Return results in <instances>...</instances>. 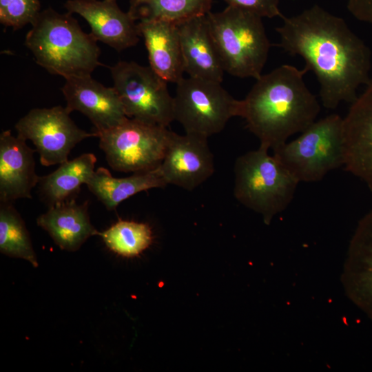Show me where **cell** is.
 <instances>
[{
    "instance_id": "obj_1",
    "label": "cell",
    "mask_w": 372,
    "mask_h": 372,
    "mask_svg": "<svg viewBox=\"0 0 372 372\" xmlns=\"http://www.w3.org/2000/svg\"><path fill=\"white\" fill-rule=\"evenodd\" d=\"M278 45L304 59L305 68L316 74L323 106L335 109L352 103L356 91L369 82L371 52L344 20L318 5L290 17L283 16Z\"/></svg>"
},
{
    "instance_id": "obj_2",
    "label": "cell",
    "mask_w": 372,
    "mask_h": 372,
    "mask_svg": "<svg viewBox=\"0 0 372 372\" xmlns=\"http://www.w3.org/2000/svg\"><path fill=\"white\" fill-rule=\"evenodd\" d=\"M307 72L282 65L256 79L242 100L240 117L260 146L273 149L316 121L320 106L304 83Z\"/></svg>"
},
{
    "instance_id": "obj_3",
    "label": "cell",
    "mask_w": 372,
    "mask_h": 372,
    "mask_svg": "<svg viewBox=\"0 0 372 372\" xmlns=\"http://www.w3.org/2000/svg\"><path fill=\"white\" fill-rule=\"evenodd\" d=\"M31 25L25 45L49 73L64 79L91 75L101 65L97 41L82 30L71 13L48 8Z\"/></svg>"
},
{
    "instance_id": "obj_4",
    "label": "cell",
    "mask_w": 372,
    "mask_h": 372,
    "mask_svg": "<svg viewBox=\"0 0 372 372\" xmlns=\"http://www.w3.org/2000/svg\"><path fill=\"white\" fill-rule=\"evenodd\" d=\"M206 16L225 72L258 79L270 49L262 18L231 6L220 12L210 11Z\"/></svg>"
},
{
    "instance_id": "obj_5",
    "label": "cell",
    "mask_w": 372,
    "mask_h": 372,
    "mask_svg": "<svg viewBox=\"0 0 372 372\" xmlns=\"http://www.w3.org/2000/svg\"><path fill=\"white\" fill-rule=\"evenodd\" d=\"M268 150L259 146L237 158L234 187L236 199L267 225L291 203L300 183Z\"/></svg>"
},
{
    "instance_id": "obj_6",
    "label": "cell",
    "mask_w": 372,
    "mask_h": 372,
    "mask_svg": "<svg viewBox=\"0 0 372 372\" xmlns=\"http://www.w3.org/2000/svg\"><path fill=\"white\" fill-rule=\"evenodd\" d=\"M296 139L273 149L299 182L321 180L344 164L343 118L333 114L313 122Z\"/></svg>"
},
{
    "instance_id": "obj_7",
    "label": "cell",
    "mask_w": 372,
    "mask_h": 372,
    "mask_svg": "<svg viewBox=\"0 0 372 372\" xmlns=\"http://www.w3.org/2000/svg\"><path fill=\"white\" fill-rule=\"evenodd\" d=\"M174 121L185 133L205 137L220 132L234 116H241L242 100L230 95L220 83L189 76L176 83Z\"/></svg>"
},
{
    "instance_id": "obj_8",
    "label": "cell",
    "mask_w": 372,
    "mask_h": 372,
    "mask_svg": "<svg viewBox=\"0 0 372 372\" xmlns=\"http://www.w3.org/2000/svg\"><path fill=\"white\" fill-rule=\"evenodd\" d=\"M113 87L128 118L158 126L174 121V101L163 79L149 66L121 61L110 68Z\"/></svg>"
},
{
    "instance_id": "obj_9",
    "label": "cell",
    "mask_w": 372,
    "mask_h": 372,
    "mask_svg": "<svg viewBox=\"0 0 372 372\" xmlns=\"http://www.w3.org/2000/svg\"><path fill=\"white\" fill-rule=\"evenodd\" d=\"M171 131L128 118L97 135L108 165L116 171L144 172L157 169L163 158Z\"/></svg>"
},
{
    "instance_id": "obj_10",
    "label": "cell",
    "mask_w": 372,
    "mask_h": 372,
    "mask_svg": "<svg viewBox=\"0 0 372 372\" xmlns=\"http://www.w3.org/2000/svg\"><path fill=\"white\" fill-rule=\"evenodd\" d=\"M65 107L34 108L15 124L17 135L30 140L39 154L41 165L50 166L68 160L74 146L83 140L97 136L79 128Z\"/></svg>"
},
{
    "instance_id": "obj_11",
    "label": "cell",
    "mask_w": 372,
    "mask_h": 372,
    "mask_svg": "<svg viewBox=\"0 0 372 372\" xmlns=\"http://www.w3.org/2000/svg\"><path fill=\"white\" fill-rule=\"evenodd\" d=\"M159 170L166 183L192 191L214 172V156L207 137L171 131Z\"/></svg>"
},
{
    "instance_id": "obj_12",
    "label": "cell",
    "mask_w": 372,
    "mask_h": 372,
    "mask_svg": "<svg viewBox=\"0 0 372 372\" xmlns=\"http://www.w3.org/2000/svg\"><path fill=\"white\" fill-rule=\"evenodd\" d=\"M61 91L71 113L79 111L86 116L95 127V132L109 130L128 118L114 87H106L91 75L65 79Z\"/></svg>"
},
{
    "instance_id": "obj_13",
    "label": "cell",
    "mask_w": 372,
    "mask_h": 372,
    "mask_svg": "<svg viewBox=\"0 0 372 372\" xmlns=\"http://www.w3.org/2000/svg\"><path fill=\"white\" fill-rule=\"evenodd\" d=\"M344 169L372 191V80L343 118Z\"/></svg>"
},
{
    "instance_id": "obj_14",
    "label": "cell",
    "mask_w": 372,
    "mask_h": 372,
    "mask_svg": "<svg viewBox=\"0 0 372 372\" xmlns=\"http://www.w3.org/2000/svg\"><path fill=\"white\" fill-rule=\"evenodd\" d=\"M68 12L82 17L91 28L90 34L118 52L134 46L139 41L137 23L123 12L116 1L68 0Z\"/></svg>"
},
{
    "instance_id": "obj_15",
    "label": "cell",
    "mask_w": 372,
    "mask_h": 372,
    "mask_svg": "<svg viewBox=\"0 0 372 372\" xmlns=\"http://www.w3.org/2000/svg\"><path fill=\"white\" fill-rule=\"evenodd\" d=\"M26 140L14 136L10 130L0 135V200L13 203L31 198L32 189L39 177L35 170L34 150Z\"/></svg>"
},
{
    "instance_id": "obj_16",
    "label": "cell",
    "mask_w": 372,
    "mask_h": 372,
    "mask_svg": "<svg viewBox=\"0 0 372 372\" xmlns=\"http://www.w3.org/2000/svg\"><path fill=\"white\" fill-rule=\"evenodd\" d=\"M342 280L348 296L372 320V210L350 242Z\"/></svg>"
},
{
    "instance_id": "obj_17",
    "label": "cell",
    "mask_w": 372,
    "mask_h": 372,
    "mask_svg": "<svg viewBox=\"0 0 372 372\" xmlns=\"http://www.w3.org/2000/svg\"><path fill=\"white\" fill-rule=\"evenodd\" d=\"M206 14L176 23L184 70L189 76L221 83L225 70L211 37Z\"/></svg>"
},
{
    "instance_id": "obj_18",
    "label": "cell",
    "mask_w": 372,
    "mask_h": 372,
    "mask_svg": "<svg viewBox=\"0 0 372 372\" xmlns=\"http://www.w3.org/2000/svg\"><path fill=\"white\" fill-rule=\"evenodd\" d=\"M151 68L167 82L177 83L185 72L177 24L163 20L137 22Z\"/></svg>"
},
{
    "instance_id": "obj_19",
    "label": "cell",
    "mask_w": 372,
    "mask_h": 372,
    "mask_svg": "<svg viewBox=\"0 0 372 372\" xmlns=\"http://www.w3.org/2000/svg\"><path fill=\"white\" fill-rule=\"evenodd\" d=\"M37 223L61 249L68 251L78 250L90 237L99 234L90 222L87 202L79 205L74 198L50 206Z\"/></svg>"
},
{
    "instance_id": "obj_20",
    "label": "cell",
    "mask_w": 372,
    "mask_h": 372,
    "mask_svg": "<svg viewBox=\"0 0 372 372\" xmlns=\"http://www.w3.org/2000/svg\"><path fill=\"white\" fill-rule=\"evenodd\" d=\"M134 173L125 178L113 177L105 167H99L87 183V187L109 210L143 191L164 187L167 184L159 168Z\"/></svg>"
},
{
    "instance_id": "obj_21",
    "label": "cell",
    "mask_w": 372,
    "mask_h": 372,
    "mask_svg": "<svg viewBox=\"0 0 372 372\" xmlns=\"http://www.w3.org/2000/svg\"><path fill=\"white\" fill-rule=\"evenodd\" d=\"M96 162L93 154L85 153L60 164L51 174L40 176L39 191L50 207L73 198L94 174Z\"/></svg>"
},
{
    "instance_id": "obj_22",
    "label": "cell",
    "mask_w": 372,
    "mask_h": 372,
    "mask_svg": "<svg viewBox=\"0 0 372 372\" xmlns=\"http://www.w3.org/2000/svg\"><path fill=\"white\" fill-rule=\"evenodd\" d=\"M213 0H130L127 12L136 21L163 20L178 23L210 12Z\"/></svg>"
},
{
    "instance_id": "obj_23",
    "label": "cell",
    "mask_w": 372,
    "mask_h": 372,
    "mask_svg": "<svg viewBox=\"0 0 372 372\" xmlns=\"http://www.w3.org/2000/svg\"><path fill=\"white\" fill-rule=\"evenodd\" d=\"M0 251L8 256L21 258L38 266L37 258L25 223L12 205H0Z\"/></svg>"
},
{
    "instance_id": "obj_24",
    "label": "cell",
    "mask_w": 372,
    "mask_h": 372,
    "mask_svg": "<svg viewBox=\"0 0 372 372\" xmlns=\"http://www.w3.org/2000/svg\"><path fill=\"white\" fill-rule=\"evenodd\" d=\"M99 235L111 251L126 258L140 255L153 240L152 229L147 224L123 220Z\"/></svg>"
},
{
    "instance_id": "obj_25",
    "label": "cell",
    "mask_w": 372,
    "mask_h": 372,
    "mask_svg": "<svg viewBox=\"0 0 372 372\" xmlns=\"http://www.w3.org/2000/svg\"><path fill=\"white\" fill-rule=\"evenodd\" d=\"M41 11L39 0H0V23L17 30L32 24Z\"/></svg>"
},
{
    "instance_id": "obj_26",
    "label": "cell",
    "mask_w": 372,
    "mask_h": 372,
    "mask_svg": "<svg viewBox=\"0 0 372 372\" xmlns=\"http://www.w3.org/2000/svg\"><path fill=\"white\" fill-rule=\"evenodd\" d=\"M228 6H234L253 12L262 18L282 17L280 9V0H223Z\"/></svg>"
},
{
    "instance_id": "obj_27",
    "label": "cell",
    "mask_w": 372,
    "mask_h": 372,
    "mask_svg": "<svg viewBox=\"0 0 372 372\" xmlns=\"http://www.w3.org/2000/svg\"><path fill=\"white\" fill-rule=\"evenodd\" d=\"M347 6L358 20L372 24V0H347Z\"/></svg>"
},
{
    "instance_id": "obj_28",
    "label": "cell",
    "mask_w": 372,
    "mask_h": 372,
    "mask_svg": "<svg viewBox=\"0 0 372 372\" xmlns=\"http://www.w3.org/2000/svg\"><path fill=\"white\" fill-rule=\"evenodd\" d=\"M107 1H116V0H107Z\"/></svg>"
}]
</instances>
